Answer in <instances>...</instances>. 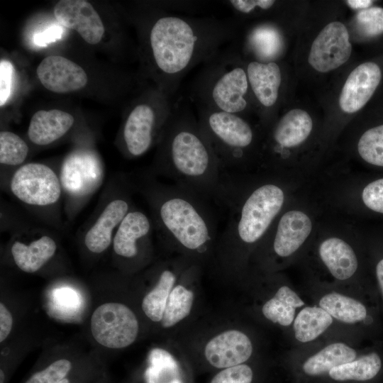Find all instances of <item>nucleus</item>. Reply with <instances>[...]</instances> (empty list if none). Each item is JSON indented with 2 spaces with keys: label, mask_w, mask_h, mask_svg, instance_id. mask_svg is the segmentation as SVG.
I'll return each mask as SVG.
<instances>
[{
  "label": "nucleus",
  "mask_w": 383,
  "mask_h": 383,
  "mask_svg": "<svg viewBox=\"0 0 383 383\" xmlns=\"http://www.w3.org/2000/svg\"><path fill=\"white\" fill-rule=\"evenodd\" d=\"M235 19L161 13L150 26V61L160 89L174 94L192 68L216 55L237 37Z\"/></svg>",
  "instance_id": "obj_1"
},
{
  "label": "nucleus",
  "mask_w": 383,
  "mask_h": 383,
  "mask_svg": "<svg viewBox=\"0 0 383 383\" xmlns=\"http://www.w3.org/2000/svg\"><path fill=\"white\" fill-rule=\"evenodd\" d=\"M160 140L161 170L173 184L218 203L227 174L184 99L174 103Z\"/></svg>",
  "instance_id": "obj_2"
},
{
  "label": "nucleus",
  "mask_w": 383,
  "mask_h": 383,
  "mask_svg": "<svg viewBox=\"0 0 383 383\" xmlns=\"http://www.w3.org/2000/svg\"><path fill=\"white\" fill-rule=\"evenodd\" d=\"M236 174H228L218 204L228 210L226 227L218 239L216 250L226 270H237L246 252L267 234L285 200L284 189L265 182L245 190Z\"/></svg>",
  "instance_id": "obj_3"
},
{
  "label": "nucleus",
  "mask_w": 383,
  "mask_h": 383,
  "mask_svg": "<svg viewBox=\"0 0 383 383\" xmlns=\"http://www.w3.org/2000/svg\"><path fill=\"white\" fill-rule=\"evenodd\" d=\"M157 198L158 220L174 248L190 260L216 249V224L208 201L174 184L161 188Z\"/></svg>",
  "instance_id": "obj_4"
},
{
  "label": "nucleus",
  "mask_w": 383,
  "mask_h": 383,
  "mask_svg": "<svg viewBox=\"0 0 383 383\" xmlns=\"http://www.w3.org/2000/svg\"><path fill=\"white\" fill-rule=\"evenodd\" d=\"M250 95L244 59L232 43L204 64L190 92L196 106L242 116Z\"/></svg>",
  "instance_id": "obj_5"
},
{
  "label": "nucleus",
  "mask_w": 383,
  "mask_h": 383,
  "mask_svg": "<svg viewBox=\"0 0 383 383\" xmlns=\"http://www.w3.org/2000/svg\"><path fill=\"white\" fill-rule=\"evenodd\" d=\"M198 122L224 174H235L250 159L256 133L244 116L197 106Z\"/></svg>",
  "instance_id": "obj_6"
},
{
  "label": "nucleus",
  "mask_w": 383,
  "mask_h": 383,
  "mask_svg": "<svg viewBox=\"0 0 383 383\" xmlns=\"http://www.w3.org/2000/svg\"><path fill=\"white\" fill-rule=\"evenodd\" d=\"M168 96L160 89L152 101L139 102L129 112L123 137L131 155L138 157L144 154L156 136L160 138L174 103L170 104Z\"/></svg>",
  "instance_id": "obj_7"
},
{
  "label": "nucleus",
  "mask_w": 383,
  "mask_h": 383,
  "mask_svg": "<svg viewBox=\"0 0 383 383\" xmlns=\"http://www.w3.org/2000/svg\"><path fill=\"white\" fill-rule=\"evenodd\" d=\"M91 331L99 344L118 349L128 347L135 340L139 324L129 307L121 303L109 302L98 306L92 313Z\"/></svg>",
  "instance_id": "obj_8"
},
{
  "label": "nucleus",
  "mask_w": 383,
  "mask_h": 383,
  "mask_svg": "<svg viewBox=\"0 0 383 383\" xmlns=\"http://www.w3.org/2000/svg\"><path fill=\"white\" fill-rule=\"evenodd\" d=\"M11 189L22 201L38 206L56 202L61 192L55 173L40 163H28L21 167L13 176Z\"/></svg>",
  "instance_id": "obj_9"
},
{
  "label": "nucleus",
  "mask_w": 383,
  "mask_h": 383,
  "mask_svg": "<svg viewBox=\"0 0 383 383\" xmlns=\"http://www.w3.org/2000/svg\"><path fill=\"white\" fill-rule=\"evenodd\" d=\"M352 45L345 26L333 21L326 25L313 40L309 55L310 65L319 72H328L345 63Z\"/></svg>",
  "instance_id": "obj_10"
},
{
  "label": "nucleus",
  "mask_w": 383,
  "mask_h": 383,
  "mask_svg": "<svg viewBox=\"0 0 383 383\" xmlns=\"http://www.w3.org/2000/svg\"><path fill=\"white\" fill-rule=\"evenodd\" d=\"M318 306L341 323L361 326L370 337L380 333L378 305L375 303L333 292L320 298Z\"/></svg>",
  "instance_id": "obj_11"
},
{
  "label": "nucleus",
  "mask_w": 383,
  "mask_h": 383,
  "mask_svg": "<svg viewBox=\"0 0 383 383\" xmlns=\"http://www.w3.org/2000/svg\"><path fill=\"white\" fill-rule=\"evenodd\" d=\"M103 170L98 156L92 151L78 150L65 160L61 169V183L70 194L84 196L101 184Z\"/></svg>",
  "instance_id": "obj_12"
},
{
  "label": "nucleus",
  "mask_w": 383,
  "mask_h": 383,
  "mask_svg": "<svg viewBox=\"0 0 383 383\" xmlns=\"http://www.w3.org/2000/svg\"><path fill=\"white\" fill-rule=\"evenodd\" d=\"M252 353L250 338L238 329H228L216 334L206 343L204 350L208 364L219 370L244 364Z\"/></svg>",
  "instance_id": "obj_13"
},
{
  "label": "nucleus",
  "mask_w": 383,
  "mask_h": 383,
  "mask_svg": "<svg viewBox=\"0 0 383 383\" xmlns=\"http://www.w3.org/2000/svg\"><path fill=\"white\" fill-rule=\"evenodd\" d=\"M54 15L63 26L76 30L88 43L100 42L104 26L92 5L84 0H61L54 8Z\"/></svg>",
  "instance_id": "obj_14"
},
{
  "label": "nucleus",
  "mask_w": 383,
  "mask_h": 383,
  "mask_svg": "<svg viewBox=\"0 0 383 383\" xmlns=\"http://www.w3.org/2000/svg\"><path fill=\"white\" fill-rule=\"evenodd\" d=\"M41 84L55 93L79 90L87 83L84 69L73 61L60 55H49L39 64L36 70Z\"/></svg>",
  "instance_id": "obj_15"
},
{
  "label": "nucleus",
  "mask_w": 383,
  "mask_h": 383,
  "mask_svg": "<svg viewBox=\"0 0 383 383\" xmlns=\"http://www.w3.org/2000/svg\"><path fill=\"white\" fill-rule=\"evenodd\" d=\"M381 77V70L374 62H364L355 67L340 92L339 105L342 111L353 113L361 109L372 96Z\"/></svg>",
  "instance_id": "obj_16"
},
{
  "label": "nucleus",
  "mask_w": 383,
  "mask_h": 383,
  "mask_svg": "<svg viewBox=\"0 0 383 383\" xmlns=\"http://www.w3.org/2000/svg\"><path fill=\"white\" fill-rule=\"evenodd\" d=\"M312 230L309 216L299 210H289L278 220L271 242L273 254L287 258L296 252L306 241Z\"/></svg>",
  "instance_id": "obj_17"
},
{
  "label": "nucleus",
  "mask_w": 383,
  "mask_h": 383,
  "mask_svg": "<svg viewBox=\"0 0 383 383\" xmlns=\"http://www.w3.org/2000/svg\"><path fill=\"white\" fill-rule=\"evenodd\" d=\"M244 61L251 95L260 107L272 109L277 103L282 82L279 65L276 62Z\"/></svg>",
  "instance_id": "obj_18"
},
{
  "label": "nucleus",
  "mask_w": 383,
  "mask_h": 383,
  "mask_svg": "<svg viewBox=\"0 0 383 383\" xmlns=\"http://www.w3.org/2000/svg\"><path fill=\"white\" fill-rule=\"evenodd\" d=\"M284 50V40L278 27L271 23H262L248 30L242 47L243 56L250 55L263 63L275 62Z\"/></svg>",
  "instance_id": "obj_19"
},
{
  "label": "nucleus",
  "mask_w": 383,
  "mask_h": 383,
  "mask_svg": "<svg viewBox=\"0 0 383 383\" xmlns=\"http://www.w3.org/2000/svg\"><path fill=\"white\" fill-rule=\"evenodd\" d=\"M190 262L187 257L174 260L161 270L156 284L142 301L143 311L151 321L161 322L170 294Z\"/></svg>",
  "instance_id": "obj_20"
},
{
  "label": "nucleus",
  "mask_w": 383,
  "mask_h": 383,
  "mask_svg": "<svg viewBox=\"0 0 383 383\" xmlns=\"http://www.w3.org/2000/svg\"><path fill=\"white\" fill-rule=\"evenodd\" d=\"M312 127V119L306 111L299 109L287 111L271 133L272 150L277 152L301 144L309 136Z\"/></svg>",
  "instance_id": "obj_21"
},
{
  "label": "nucleus",
  "mask_w": 383,
  "mask_h": 383,
  "mask_svg": "<svg viewBox=\"0 0 383 383\" xmlns=\"http://www.w3.org/2000/svg\"><path fill=\"white\" fill-rule=\"evenodd\" d=\"M383 369V345L377 343L354 360L337 366L328 372L337 382H367L375 379Z\"/></svg>",
  "instance_id": "obj_22"
},
{
  "label": "nucleus",
  "mask_w": 383,
  "mask_h": 383,
  "mask_svg": "<svg viewBox=\"0 0 383 383\" xmlns=\"http://www.w3.org/2000/svg\"><path fill=\"white\" fill-rule=\"evenodd\" d=\"M319 257L331 274L339 281L353 277L358 269V260L353 248L336 237L325 239L318 248Z\"/></svg>",
  "instance_id": "obj_23"
},
{
  "label": "nucleus",
  "mask_w": 383,
  "mask_h": 383,
  "mask_svg": "<svg viewBox=\"0 0 383 383\" xmlns=\"http://www.w3.org/2000/svg\"><path fill=\"white\" fill-rule=\"evenodd\" d=\"M74 121L71 114L61 110H40L32 116L28 135L36 145H48L64 135Z\"/></svg>",
  "instance_id": "obj_24"
},
{
  "label": "nucleus",
  "mask_w": 383,
  "mask_h": 383,
  "mask_svg": "<svg viewBox=\"0 0 383 383\" xmlns=\"http://www.w3.org/2000/svg\"><path fill=\"white\" fill-rule=\"evenodd\" d=\"M128 210V204L123 199L110 202L87 233L84 239L87 248L95 253L104 251L111 243L113 229L121 223Z\"/></svg>",
  "instance_id": "obj_25"
},
{
  "label": "nucleus",
  "mask_w": 383,
  "mask_h": 383,
  "mask_svg": "<svg viewBox=\"0 0 383 383\" xmlns=\"http://www.w3.org/2000/svg\"><path fill=\"white\" fill-rule=\"evenodd\" d=\"M151 224L147 216L139 211H129L123 218L113 238L115 252L126 258L138 254V244L150 233Z\"/></svg>",
  "instance_id": "obj_26"
},
{
  "label": "nucleus",
  "mask_w": 383,
  "mask_h": 383,
  "mask_svg": "<svg viewBox=\"0 0 383 383\" xmlns=\"http://www.w3.org/2000/svg\"><path fill=\"white\" fill-rule=\"evenodd\" d=\"M357 356L358 351L353 347L343 342H334L309 357L302 365V370L311 377L323 375Z\"/></svg>",
  "instance_id": "obj_27"
},
{
  "label": "nucleus",
  "mask_w": 383,
  "mask_h": 383,
  "mask_svg": "<svg viewBox=\"0 0 383 383\" xmlns=\"http://www.w3.org/2000/svg\"><path fill=\"white\" fill-rule=\"evenodd\" d=\"M304 305L305 302L294 290L287 285H282L274 295L264 303L261 311L269 321L288 327L294 322L296 309Z\"/></svg>",
  "instance_id": "obj_28"
},
{
  "label": "nucleus",
  "mask_w": 383,
  "mask_h": 383,
  "mask_svg": "<svg viewBox=\"0 0 383 383\" xmlns=\"http://www.w3.org/2000/svg\"><path fill=\"white\" fill-rule=\"evenodd\" d=\"M56 244L50 237L44 235L27 245L16 242L11 253L16 265L23 272L33 273L38 271L55 254Z\"/></svg>",
  "instance_id": "obj_29"
},
{
  "label": "nucleus",
  "mask_w": 383,
  "mask_h": 383,
  "mask_svg": "<svg viewBox=\"0 0 383 383\" xmlns=\"http://www.w3.org/2000/svg\"><path fill=\"white\" fill-rule=\"evenodd\" d=\"M333 318L318 306H306L292 323L294 338L302 343L317 339L333 324Z\"/></svg>",
  "instance_id": "obj_30"
},
{
  "label": "nucleus",
  "mask_w": 383,
  "mask_h": 383,
  "mask_svg": "<svg viewBox=\"0 0 383 383\" xmlns=\"http://www.w3.org/2000/svg\"><path fill=\"white\" fill-rule=\"evenodd\" d=\"M187 269L182 274L168 297L161 321L162 326L164 328L174 326L187 318L192 311L194 294L193 290L185 284Z\"/></svg>",
  "instance_id": "obj_31"
},
{
  "label": "nucleus",
  "mask_w": 383,
  "mask_h": 383,
  "mask_svg": "<svg viewBox=\"0 0 383 383\" xmlns=\"http://www.w3.org/2000/svg\"><path fill=\"white\" fill-rule=\"evenodd\" d=\"M144 379L145 383H184L177 362L170 353L160 348L150 353Z\"/></svg>",
  "instance_id": "obj_32"
},
{
  "label": "nucleus",
  "mask_w": 383,
  "mask_h": 383,
  "mask_svg": "<svg viewBox=\"0 0 383 383\" xmlns=\"http://www.w3.org/2000/svg\"><path fill=\"white\" fill-rule=\"evenodd\" d=\"M357 151L367 163L383 167V124L363 133L357 143Z\"/></svg>",
  "instance_id": "obj_33"
},
{
  "label": "nucleus",
  "mask_w": 383,
  "mask_h": 383,
  "mask_svg": "<svg viewBox=\"0 0 383 383\" xmlns=\"http://www.w3.org/2000/svg\"><path fill=\"white\" fill-rule=\"evenodd\" d=\"M28 147L18 135L10 131L0 133V162L17 165L26 158Z\"/></svg>",
  "instance_id": "obj_34"
},
{
  "label": "nucleus",
  "mask_w": 383,
  "mask_h": 383,
  "mask_svg": "<svg viewBox=\"0 0 383 383\" xmlns=\"http://www.w3.org/2000/svg\"><path fill=\"white\" fill-rule=\"evenodd\" d=\"M72 368L67 359H59L45 368L33 373L25 383H60L66 378Z\"/></svg>",
  "instance_id": "obj_35"
},
{
  "label": "nucleus",
  "mask_w": 383,
  "mask_h": 383,
  "mask_svg": "<svg viewBox=\"0 0 383 383\" xmlns=\"http://www.w3.org/2000/svg\"><path fill=\"white\" fill-rule=\"evenodd\" d=\"M356 23L366 35L381 34L383 33V8L372 7L361 10L356 16Z\"/></svg>",
  "instance_id": "obj_36"
},
{
  "label": "nucleus",
  "mask_w": 383,
  "mask_h": 383,
  "mask_svg": "<svg viewBox=\"0 0 383 383\" xmlns=\"http://www.w3.org/2000/svg\"><path fill=\"white\" fill-rule=\"evenodd\" d=\"M254 372L248 364L220 370L209 383H252Z\"/></svg>",
  "instance_id": "obj_37"
},
{
  "label": "nucleus",
  "mask_w": 383,
  "mask_h": 383,
  "mask_svg": "<svg viewBox=\"0 0 383 383\" xmlns=\"http://www.w3.org/2000/svg\"><path fill=\"white\" fill-rule=\"evenodd\" d=\"M361 199L367 209L383 214V177L367 184L362 191Z\"/></svg>",
  "instance_id": "obj_38"
},
{
  "label": "nucleus",
  "mask_w": 383,
  "mask_h": 383,
  "mask_svg": "<svg viewBox=\"0 0 383 383\" xmlns=\"http://www.w3.org/2000/svg\"><path fill=\"white\" fill-rule=\"evenodd\" d=\"M15 79V69L6 60L0 62V106L2 107L12 94Z\"/></svg>",
  "instance_id": "obj_39"
},
{
  "label": "nucleus",
  "mask_w": 383,
  "mask_h": 383,
  "mask_svg": "<svg viewBox=\"0 0 383 383\" xmlns=\"http://www.w3.org/2000/svg\"><path fill=\"white\" fill-rule=\"evenodd\" d=\"M13 326V317L6 306L0 304V342L9 336Z\"/></svg>",
  "instance_id": "obj_40"
},
{
  "label": "nucleus",
  "mask_w": 383,
  "mask_h": 383,
  "mask_svg": "<svg viewBox=\"0 0 383 383\" xmlns=\"http://www.w3.org/2000/svg\"><path fill=\"white\" fill-rule=\"evenodd\" d=\"M62 29L58 26H54L36 34L34 37V42L40 46H45L48 43L55 41L61 37Z\"/></svg>",
  "instance_id": "obj_41"
},
{
  "label": "nucleus",
  "mask_w": 383,
  "mask_h": 383,
  "mask_svg": "<svg viewBox=\"0 0 383 383\" xmlns=\"http://www.w3.org/2000/svg\"><path fill=\"white\" fill-rule=\"evenodd\" d=\"M374 276L377 287V296L383 301V254L376 258L374 264Z\"/></svg>",
  "instance_id": "obj_42"
},
{
  "label": "nucleus",
  "mask_w": 383,
  "mask_h": 383,
  "mask_svg": "<svg viewBox=\"0 0 383 383\" xmlns=\"http://www.w3.org/2000/svg\"><path fill=\"white\" fill-rule=\"evenodd\" d=\"M346 3L353 9H365L369 8L373 1L370 0H348Z\"/></svg>",
  "instance_id": "obj_43"
},
{
  "label": "nucleus",
  "mask_w": 383,
  "mask_h": 383,
  "mask_svg": "<svg viewBox=\"0 0 383 383\" xmlns=\"http://www.w3.org/2000/svg\"><path fill=\"white\" fill-rule=\"evenodd\" d=\"M5 373L2 369L0 370V383H4Z\"/></svg>",
  "instance_id": "obj_44"
},
{
  "label": "nucleus",
  "mask_w": 383,
  "mask_h": 383,
  "mask_svg": "<svg viewBox=\"0 0 383 383\" xmlns=\"http://www.w3.org/2000/svg\"><path fill=\"white\" fill-rule=\"evenodd\" d=\"M60 383H71L70 379L67 377L62 379Z\"/></svg>",
  "instance_id": "obj_45"
}]
</instances>
